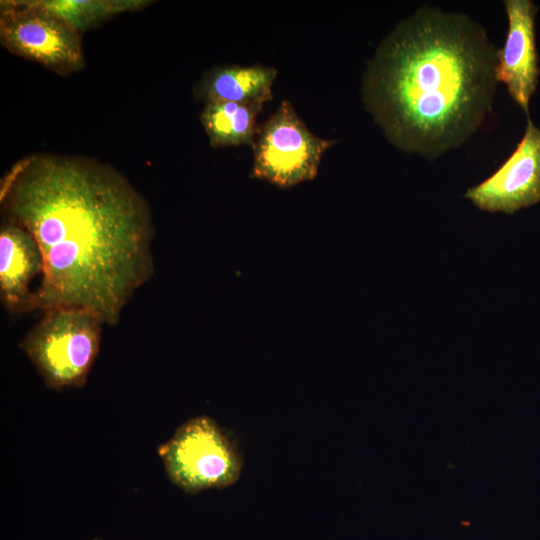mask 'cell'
Masks as SVG:
<instances>
[{"label": "cell", "mask_w": 540, "mask_h": 540, "mask_svg": "<svg viewBox=\"0 0 540 540\" xmlns=\"http://www.w3.org/2000/svg\"><path fill=\"white\" fill-rule=\"evenodd\" d=\"M0 204L4 218L28 231L42 253L32 311L86 309L114 326L154 273L149 204L108 164L30 155L2 179Z\"/></svg>", "instance_id": "cell-1"}, {"label": "cell", "mask_w": 540, "mask_h": 540, "mask_svg": "<svg viewBox=\"0 0 540 540\" xmlns=\"http://www.w3.org/2000/svg\"><path fill=\"white\" fill-rule=\"evenodd\" d=\"M496 63L497 50L476 21L424 6L380 43L363 75V102L390 143L433 160L484 122Z\"/></svg>", "instance_id": "cell-2"}, {"label": "cell", "mask_w": 540, "mask_h": 540, "mask_svg": "<svg viewBox=\"0 0 540 540\" xmlns=\"http://www.w3.org/2000/svg\"><path fill=\"white\" fill-rule=\"evenodd\" d=\"M103 325L86 309L51 308L19 346L48 388H81L99 353Z\"/></svg>", "instance_id": "cell-3"}, {"label": "cell", "mask_w": 540, "mask_h": 540, "mask_svg": "<svg viewBox=\"0 0 540 540\" xmlns=\"http://www.w3.org/2000/svg\"><path fill=\"white\" fill-rule=\"evenodd\" d=\"M157 451L170 481L190 494L228 487L242 471L235 445L207 416L183 423Z\"/></svg>", "instance_id": "cell-4"}, {"label": "cell", "mask_w": 540, "mask_h": 540, "mask_svg": "<svg viewBox=\"0 0 540 540\" xmlns=\"http://www.w3.org/2000/svg\"><path fill=\"white\" fill-rule=\"evenodd\" d=\"M335 141L314 135L283 100L277 110L259 126L253 147L251 177L280 188H290L313 179L323 153Z\"/></svg>", "instance_id": "cell-5"}, {"label": "cell", "mask_w": 540, "mask_h": 540, "mask_svg": "<svg viewBox=\"0 0 540 540\" xmlns=\"http://www.w3.org/2000/svg\"><path fill=\"white\" fill-rule=\"evenodd\" d=\"M0 42L9 52L63 76L85 67L82 34L31 0L1 1Z\"/></svg>", "instance_id": "cell-6"}, {"label": "cell", "mask_w": 540, "mask_h": 540, "mask_svg": "<svg viewBox=\"0 0 540 540\" xmlns=\"http://www.w3.org/2000/svg\"><path fill=\"white\" fill-rule=\"evenodd\" d=\"M464 196L480 210L507 214L540 201V129L529 118L509 158Z\"/></svg>", "instance_id": "cell-7"}, {"label": "cell", "mask_w": 540, "mask_h": 540, "mask_svg": "<svg viewBox=\"0 0 540 540\" xmlns=\"http://www.w3.org/2000/svg\"><path fill=\"white\" fill-rule=\"evenodd\" d=\"M508 31L504 46L497 50L495 75L511 98L528 115L540 68L536 49L537 6L530 0H505Z\"/></svg>", "instance_id": "cell-8"}, {"label": "cell", "mask_w": 540, "mask_h": 540, "mask_svg": "<svg viewBox=\"0 0 540 540\" xmlns=\"http://www.w3.org/2000/svg\"><path fill=\"white\" fill-rule=\"evenodd\" d=\"M39 245L23 227L4 218L0 226V299L12 314L32 311L31 283L42 277Z\"/></svg>", "instance_id": "cell-9"}, {"label": "cell", "mask_w": 540, "mask_h": 540, "mask_svg": "<svg viewBox=\"0 0 540 540\" xmlns=\"http://www.w3.org/2000/svg\"><path fill=\"white\" fill-rule=\"evenodd\" d=\"M277 76L274 67L227 65L205 72L194 86V95L205 103L239 102L264 104L273 98Z\"/></svg>", "instance_id": "cell-10"}, {"label": "cell", "mask_w": 540, "mask_h": 540, "mask_svg": "<svg viewBox=\"0 0 540 540\" xmlns=\"http://www.w3.org/2000/svg\"><path fill=\"white\" fill-rule=\"evenodd\" d=\"M263 104L239 102L205 103L200 121L213 147L253 145Z\"/></svg>", "instance_id": "cell-11"}, {"label": "cell", "mask_w": 540, "mask_h": 540, "mask_svg": "<svg viewBox=\"0 0 540 540\" xmlns=\"http://www.w3.org/2000/svg\"><path fill=\"white\" fill-rule=\"evenodd\" d=\"M82 34L118 14L148 6L147 0H31Z\"/></svg>", "instance_id": "cell-12"}, {"label": "cell", "mask_w": 540, "mask_h": 540, "mask_svg": "<svg viewBox=\"0 0 540 540\" xmlns=\"http://www.w3.org/2000/svg\"><path fill=\"white\" fill-rule=\"evenodd\" d=\"M94 540H102V539L96 538V539H94Z\"/></svg>", "instance_id": "cell-13"}]
</instances>
